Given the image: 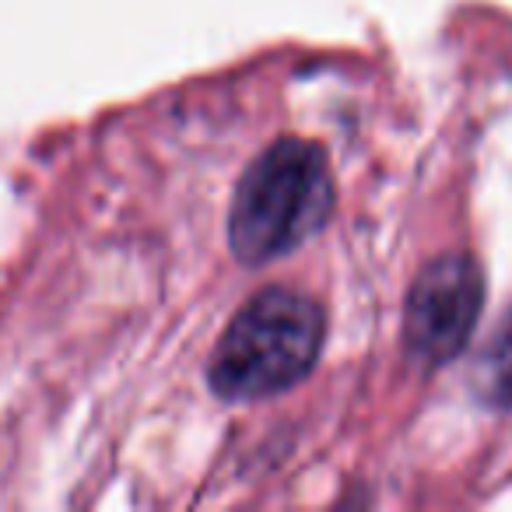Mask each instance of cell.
I'll return each instance as SVG.
<instances>
[{
    "label": "cell",
    "instance_id": "cell-1",
    "mask_svg": "<svg viewBox=\"0 0 512 512\" xmlns=\"http://www.w3.org/2000/svg\"><path fill=\"white\" fill-rule=\"evenodd\" d=\"M334 211V176L320 144L285 137L242 172L228 211V246L246 267L299 249Z\"/></svg>",
    "mask_w": 512,
    "mask_h": 512
},
{
    "label": "cell",
    "instance_id": "cell-2",
    "mask_svg": "<svg viewBox=\"0 0 512 512\" xmlns=\"http://www.w3.org/2000/svg\"><path fill=\"white\" fill-rule=\"evenodd\" d=\"M327 320L309 295L267 288L235 313L207 365L221 400H267L292 390L313 372Z\"/></svg>",
    "mask_w": 512,
    "mask_h": 512
},
{
    "label": "cell",
    "instance_id": "cell-3",
    "mask_svg": "<svg viewBox=\"0 0 512 512\" xmlns=\"http://www.w3.org/2000/svg\"><path fill=\"white\" fill-rule=\"evenodd\" d=\"M484 306V281L467 253L435 256L414 278L404 309V341L421 362H449L467 348Z\"/></svg>",
    "mask_w": 512,
    "mask_h": 512
},
{
    "label": "cell",
    "instance_id": "cell-4",
    "mask_svg": "<svg viewBox=\"0 0 512 512\" xmlns=\"http://www.w3.org/2000/svg\"><path fill=\"white\" fill-rule=\"evenodd\" d=\"M477 390L488 404L512 407V313L495 330L488 351L477 362Z\"/></svg>",
    "mask_w": 512,
    "mask_h": 512
}]
</instances>
